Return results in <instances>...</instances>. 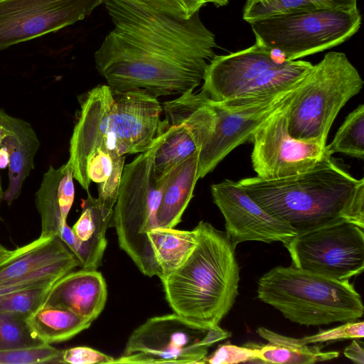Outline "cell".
<instances>
[{
  "label": "cell",
  "mask_w": 364,
  "mask_h": 364,
  "mask_svg": "<svg viewBox=\"0 0 364 364\" xmlns=\"http://www.w3.org/2000/svg\"><path fill=\"white\" fill-rule=\"evenodd\" d=\"M114 24L94 58L114 90L141 89L158 97L193 91L215 56V35L199 17L161 14L134 0H104Z\"/></svg>",
  "instance_id": "obj_1"
},
{
  "label": "cell",
  "mask_w": 364,
  "mask_h": 364,
  "mask_svg": "<svg viewBox=\"0 0 364 364\" xmlns=\"http://www.w3.org/2000/svg\"><path fill=\"white\" fill-rule=\"evenodd\" d=\"M238 183L296 232L343 220L364 228V179L352 176L326 152L304 173L275 180L245 178Z\"/></svg>",
  "instance_id": "obj_2"
},
{
  "label": "cell",
  "mask_w": 364,
  "mask_h": 364,
  "mask_svg": "<svg viewBox=\"0 0 364 364\" xmlns=\"http://www.w3.org/2000/svg\"><path fill=\"white\" fill-rule=\"evenodd\" d=\"M162 110L157 97L141 89L122 91L101 85L87 92L70 141L68 162L74 179L89 191L88 161L103 141L120 155L150 149L168 126Z\"/></svg>",
  "instance_id": "obj_3"
},
{
  "label": "cell",
  "mask_w": 364,
  "mask_h": 364,
  "mask_svg": "<svg viewBox=\"0 0 364 364\" xmlns=\"http://www.w3.org/2000/svg\"><path fill=\"white\" fill-rule=\"evenodd\" d=\"M198 242L188 258L161 280L174 313L208 328L219 326L239 294L235 247L225 232L200 221Z\"/></svg>",
  "instance_id": "obj_4"
},
{
  "label": "cell",
  "mask_w": 364,
  "mask_h": 364,
  "mask_svg": "<svg viewBox=\"0 0 364 364\" xmlns=\"http://www.w3.org/2000/svg\"><path fill=\"white\" fill-rule=\"evenodd\" d=\"M257 284L260 301L300 325L346 323L363 316L361 296L349 280L277 266L264 274Z\"/></svg>",
  "instance_id": "obj_5"
},
{
  "label": "cell",
  "mask_w": 364,
  "mask_h": 364,
  "mask_svg": "<svg viewBox=\"0 0 364 364\" xmlns=\"http://www.w3.org/2000/svg\"><path fill=\"white\" fill-rule=\"evenodd\" d=\"M163 134L150 149L124 165L112 225L116 230L120 248L139 270L146 276H157L159 279L161 271L148 233L157 228V211L167 176L159 181L154 170L155 151Z\"/></svg>",
  "instance_id": "obj_6"
},
{
  "label": "cell",
  "mask_w": 364,
  "mask_h": 364,
  "mask_svg": "<svg viewBox=\"0 0 364 364\" xmlns=\"http://www.w3.org/2000/svg\"><path fill=\"white\" fill-rule=\"evenodd\" d=\"M363 83L345 53H327L302 78L286 107L289 134L294 139L326 145L338 112L359 93Z\"/></svg>",
  "instance_id": "obj_7"
},
{
  "label": "cell",
  "mask_w": 364,
  "mask_h": 364,
  "mask_svg": "<svg viewBox=\"0 0 364 364\" xmlns=\"http://www.w3.org/2000/svg\"><path fill=\"white\" fill-rule=\"evenodd\" d=\"M256 43L287 61L337 46L360 28L358 8L277 14L248 22Z\"/></svg>",
  "instance_id": "obj_8"
},
{
  "label": "cell",
  "mask_w": 364,
  "mask_h": 364,
  "mask_svg": "<svg viewBox=\"0 0 364 364\" xmlns=\"http://www.w3.org/2000/svg\"><path fill=\"white\" fill-rule=\"evenodd\" d=\"M230 336L219 326L208 328L176 313L147 319L129 336L113 363H205L208 348Z\"/></svg>",
  "instance_id": "obj_9"
},
{
  "label": "cell",
  "mask_w": 364,
  "mask_h": 364,
  "mask_svg": "<svg viewBox=\"0 0 364 364\" xmlns=\"http://www.w3.org/2000/svg\"><path fill=\"white\" fill-rule=\"evenodd\" d=\"M363 228L343 220L297 232L284 247L294 267L337 280L364 269Z\"/></svg>",
  "instance_id": "obj_10"
},
{
  "label": "cell",
  "mask_w": 364,
  "mask_h": 364,
  "mask_svg": "<svg viewBox=\"0 0 364 364\" xmlns=\"http://www.w3.org/2000/svg\"><path fill=\"white\" fill-rule=\"evenodd\" d=\"M301 80L291 88L268 97L237 96L223 102L210 101L215 124L199 149V178L210 173L237 146L250 142L259 127L291 101Z\"/></svg>",
  "instance_id": "obj_11"
},
{
  "label": "cell",
  "mask_w": 364,
  "mask_h": 364,
  "mask_svg": "<svg viewBox=\"0 0 364 364\" xmlns=\"http://www.w3.org/2000/svg\"><path fill=\"white\" fill-rule=\"evenodd\" d=\"M287 105L269 117L252 139V167L257 176L262 179H280L304 173L326 152V145L294 139L289 134L285 111Z\"/></svg>",
  "instance_id": "obj_12"
},
{
  "label": "cell",
  "mask_w": 364,
  "mask_h": 364,
  "mask_svg": "<svg viewBox=\"0 0 364 364\" xmlns=\"http://www.w3.org/2000/svg\"><path fill=\"white\" fill-rule=\"evenodd\" d=\"M104 0H0V50L84 19Z\"/></svg>",
  "instance_id": "obj_13"
},
{
  "label": "cell",
  "mask_w": 364,
  "mask_h": 364,
  "mask_svg": "<svg viewBox=\"0 0 364 364\" xmlns=\"http://www.w3.org/2000/svg\"><path fill=\"white\" fill-rule=\"evenodd\" d=\"M77 267L78 259L58 235L40 236L0 262V295L50 287Z\"/></svg>",
  "instance_id": "obj_14"
},
{
  "label": "cell",
  "mask_w": 364,
  "mask_h": 364,
  "mask_svg": "<svg viewBox=\"0 0 364 364\" xmlns=\"http://www.w3.org/2000/svg\"><path fill=\"white\" fill-rule=\"evenodd\" d=\"M210 192L225 218V232L235 247L247 241L284 245L296 233L288 223L275 218L255 203L238 182L225 179L213 183Z\"/></svg>",
  "instance_id": "obj_15"
},
{
  "label": "cell",
  "mask_w": 364,
  "mask_h": 364,
  "mask_svg": "<svg viewBox=\"0 0 364 364\" xmlns=\"http://www.w3.org/2000/svg\"><path fill=\"white\" fill-rule=\"evenodd\" d=\"M255 43L246 49L215 55L208 64L200 91L212 102H223L237 95L260 73L287 60Z\"/></svg>",
  "instance_id": "obj_16"
},
{
  "label": "cell",
  "mask_w": 364,
  "mask_h": 364,
  "mask_svg": "<svg viewBox=\"0 0 364 364\" xmlns=\"http://www.w3.org/2000/svg\"><path fill=\"white\" fill-rule=\"evenodd\" d=\"M81 207V215L73 228L65 223L58 235L77 257L80 268L97 269L107 245L105 233L112 225L113 213H107L90 192Z\"/></svg>",
  "instance_id": "obj_17"
},
{
  "label": "cell",
  "mask_w": 364,
  "mask_h": 364,
  "mask_svg": "<svg viewBox=\"0 0 364 364\" xmlns=\"http://www.w3.org/2000/svg\"><path fill=\"white\" fill-rule=\"evenodd\" d=\"M107 298L102 274L97 269L80 268L56 281L41 306L68 309L92 323L104 309Z\"/></svg>",
  "instance_id": "obj_18"
},
{
  "label": "cell",
  "mask_w": 364,
  "mask_h": 364,
  "mask_svg": "<svg viewBox=\"0 0 364 364\" xmlns=\"http://www.w3.org/2000/svg\"><path fill=\"white\" fill-rule=\"evenodd\" d=\"M0 124L8 130L0 146L6 147L9 154V182L2 199L10 205L19 197L25 179L34 168V158L40 141L28 122L8 114L1 108Z\"/></svg>",
  "instance_id": "obj_19"
},
{
  "label": "cell",
  "mask_w": 364,
  "mask_h": 364,
  "mask_svg": "<svg viewBox=\"0 0 364 364\" xmlns=\"http://www.w3.org/2000/svg\"><path fill=\"white\" fill-rule=\"evenodd\" d=\"M73 168L67 162L59 168L50 166L36 193V206L41 217L40 236L58 235L75 198Z\"/></svg>",
  "instance_id": "obj_20"
},
{
  "label": "cell",
  "mask_w": 364,
  "mask_h": 364,
  "mask_svg": "<svg viewBox=\"0 0 364 364\" xmlns=\"http://www.w3.org/2000/svg\"><path fill=\"white\" fill-rule=\"evenodd\" d=\"M198 152L178 164L166 176L157 211V227L174 228L193 196L198 174Z\"/></svg>",
  "instance_id": "obj_21"
},
{
  "label": "cell",
  "mask_w": 364,
  "mask_h": 364,
  "mask_svg": "<svg viewBox=\"0 0 364 364\" xmlns=\"http://www.w3.org/2000/svg\"><path fill=\"white\" fill-rule=\"evenodd\" d=\"M257 333L269 343L259 345L256 362L310 364L332 360L339 355L338 351H323L321 345L301 344L295 338L279 334L264 327L258 328Z\"/></svg>",
  "instance_id": "obj_22"
},
{
  "label": "cell",
  "mask_w": 364,
  "mask_h": 364,
  "mask_svg": "<svg viewBox=\"0 0 364 364\" xmlns=\"http://www.w3.org/2000/svg\"><path fill=\"white\" fill-rule=\"evenodd\" d=\"M124 161L125 155L108 147L105 141L95 149L88 161L89 179L98 184L97 199L108 214L113 213Z\"/></svg>",
  "instance_id": "obj_23"
},
{
  "label": "cell",
  "mask_w": 364,
  "mask_h": 364,
  "mask_svg": "<svg viewBox=\"0 0 364 364\" xmlns=\"http://www.w3.org/2000/svg\"><path fill=\"white\" fill-rule=\"evenodd\" d=\"M148 237L155 259L161 269L162 280L176 271L188 258L198 242V232L173 228L151 229Z\"/></svg>",
  "instance_id": "obj_24"
},
{
  "label": "cell",
  "mask_w": 364,
  "mask_h": 364,
  "mask_svg": "<svg viewBox=\"0 0 364 364\" xmlns=\"http://www.w3.org/2000/svg\"><path fill=\"white\" fill-rule=\"evenodd\" d=\"M26 321L34 335L43 343L50 345L66 341L92 324L70 310L44 306Z\"/></svg>",
  "instance_id": "obj_25"
},
{
  "label": "cell",
  "mask_w": 364,
  "mask_h": 364,
  "mask_svg": "<svg viewBox=\"0 0 364 364\" xmlns=\"http://www.w3.org/2000/svg\"><path fill=\"white\" fill-rule=\"evenodd\" d=\"M166 121L168 126L155 151L154 159V173L159 181L199 151L192 134L185 124L177 121Z\"/></svg>",
  "instance_id": "obj_26"
},
{
  "label": "cell",
  "mask_w": 364,
  "mask_h": 364,
  "mask_svg": "<svg viewBox=\"0 0 364 364\" xmlns=\"http://www.w3.org/2000/svg\"><path fill=\"white\" fill-rule=\"evenodd\" d=\"M312 65L304 60L285 61L260 73L235 97H264L288 90L296 85Z\"/></svg>",
  "instance_id": "obj_27"
},
{
  "label": "cell",
  "mask_w": 364,
  "mask_h": 364,
  "mask_svg": "<svg viewBox=\"0 0 364 364\" xmlns=\"http://www.w3.org/2000/svg\"><path fill=\"white\" fill-rule=\"evenodd\" d=\"M358 0H259L246 2L243 19L247 22L270 16L331 9H353Z\"/></svg>",
  "instance_id": "obj_28"
},
{
  "label": "cell",
  "mask_w": 364,
  "mask_h": 364,
  "mask_svg": "<svg viewBox=\"0 0 364 364\" xmlns=\"http://www.w3.org/2000/svg\"><path fill=\"white\" fill-rule=\"evenodd\" d=\"M326 152L332 156L342 153L351 157H364V105L352 111L336 132L331 143L326 146Z\"/></svg>",
  "instance_id": "obj_29"
},
{
  "label": "cell",
  "mask_w": 364,
  "mask_h": 364,
  "mask_svg": "<svg viewBox=\"0 0 364 364\" xmlns=\"http://www.w3.org/2000/svg\"><path fill=\"white\" fill-rule=\"evenodd\" d=\"M27 318L21 314L0 312V350L45 344L34 335Z\"/></svg>",
  "instance_id": "obj_30"
},
{
  "label": "cell",
  "mask_w": 364,
  "mask_h": 364,
  "mask_svg": "<svg viewBox=\"0 0 364 364\" xmlns=\"http://www.w3.org/2000/svg\"><path fill=\"white\" fill-rule=\"evenodd\" d=\"M50 287L22 289L0 295V312L28 317L41 306Z\"/></svg>",
  "instance_id": "obj_31"
},
{
  "label": "cell",
  "mask_w": 364,
  "mask_h": 364,
  "mask_svg": "<svg viewBox=\"0 0 364 364\" xmlns=\"http://www.w3.org/2000/svg\"><path fill=\"white\" fill-rule=\"evenodd\" d=\"M62 353L50 344L0 350V364L62 363Z\"/></svg>",
  "instance_id": "obj_32"
},
{
  "label": "cell",
  "mask_w": 364,
  "mask_h": 364,
  "mask_svg": "<svg viewBox=\"0 0 364 364\" xmlns=\"http://www.w3.org/2000/svg\"><path fill=\"white\" fill-rule=\"evenodd\" d=\"M259 345L248 343L246 346H238L227 343L220 345L204 363L210 364H233L246 362H256Z\"/></svg>",
  "instance_id": "obj_33"
},
{
  "label": "cell",
  "mask_w": 364,
  "mask_h": 364,
  "mask_svg": "<svg viewBox=\"0 0 364 364\" xmlns=\"http://www.w3.org/2000/svg\"><path fill=\"white\" fill-rule=\"evenodd\" d=\"M149 9L179 20L188 19L205 5L201 0H134Z\"/></svg>",
  "instance_id": "obj_34"
},
{
  "label": "cell",
  "mask_w": 364,
  "mask_h": 364,
  "mask_svg": "<svg viewBox=\"0 0 364 364\" xmlns=\"http://www.w3.org/2000/svg\"><path fill=\"white\" fill-rule=\"evenodd\" d=\"M364 336L363 321H349L336 328L320 331L318 333L301 338H296L301 344L332 341L347 338H362Z\"/></svg>",
  "instance_id": "obj_35"
},
{
  "label": "cell",
  "mask_w": 364,
  "mask_h": 364,
  "mask_svg": "<svg viewBox=\"0 0 364 364\" xmlns=\"http://www.w3.org/2000/svg\"><path fill=\"white\" fill-rule=\"evenodd\" d=\"M114 358L86 346L63 350L62 363L95 364L113 363Z\"/></svg>",
  "instance_id": "obj_36"
},
{
  "label": "cell",
  "mask_w": 364,
  "mask_h": 364,
  "mask_svg": "<svg viewBox=\"0 0 364 364\" xmlns=\"http://www.w3.org/2000/svg\"><path fill=\"white\" fill-rule=\"evenodd\" d=\"M343 353L346 358L356 363H364L363 348L355 338H353L352 343L345 348Z\"/></svg>",
  "instance_id": "obj_37"
},
{
  "label": "cell",
  "mask_w": 364,
  "mask_h": 364,
  "mask_svg": "<svg viewBox=\"0 0 364 364\" xmlns=\"http://www.w3.org/2000/svg\"><path fill=\"white\" fill-rule=\"evenodd\" d=\"M9 154L7 149L4 146H0V168L4 169L9 166Z\"/></svg>",
  "instance_id": "obj_38"
},
{
  "label": "cell",
  "mask_w": 364,
  "mask_h": 364,
  "mask_svg": "<svg viewBox=\"0 0 364 364\" xmlns=\"http://www.w3.org/2000/svg\"><path fill=\"white\" fill-rule=\"evenodd\" d=\"M201 1L205 4L206 3H213L218 7L226 6L229 2V0H201Z\"/></svg>",
  "instance_id": "obj_39"
},
{
  "label": "cell",
  "mask_w": 364,
  "mask_h": 364,
  "mask_svg": "<svg viewBox=\"0 0 364 364\" xmlns=\"http://www.w3.org/2000/svg\"><path fill=\"white\" fill-rule=\"evenodd\" d=\"M11 250H8L0 243V262L11 253Z\"/></svg>",
  "instance_id": "obj_40"
},
{
  "label": "cell",
  "mask_w": 364,
  "mask_h": 364,
  "mask_svg": "<svg viewBox=\"0 0 364 364\" xmlns=\"http://www.w3.org/2000/svg\"><path fill=\"white\" fill-rule=\"evenodd\" d=\"M8 134V130L0 124V144L4 137Z\"/></svg>",
  "instance_id": "obj_41"
},
{
  "label": "cell",
  "mask_w": 364,
  "mask_h": 364,
  "mask_svg": "<svg viewBox=\"0 0 364 364\" xmlns=\"http://www.w3.org/2000/svg\"><path fill=\"white\" fill-rule=\"evenodd\" d=\"M3 193H4V191H2V188H1V179H0V202L2 200Z\"/></svg>",
  "instance_id": "obj_42"
},
{
  "label": "cell",
  "mask_w": 364,
  "mask_h": 364,
  "mask_svg": "<svg viewBox=\"0 0 364 364\" xmlns=\"http://www.w3.org/2000/svg\"><path fill=\"white\" fill-rule=\"evenodd\" d=\"M259 1V0H247L246 2H253V1Z\"/></svg>",
  "instance_id": "obj_43"
}]
</instances>
